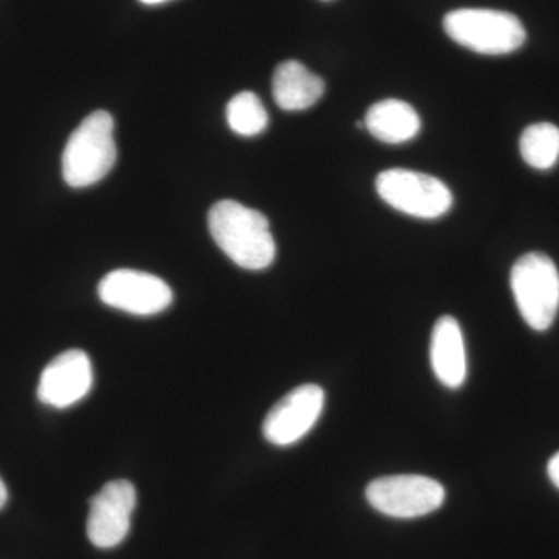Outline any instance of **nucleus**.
Returning a JSON list of instances; mask_svg holds the SVG:
<instances>
[{"mask_svg": "<svg viewBox=\"0 0 559 559\" xmlns=\"http://www.w3.org/2000/svg\"><path fill=\"white\" fill-rule=\"evenodd\" d=\"M444 32L459 46L489 57L513 53L527 32L514 14L487 9H460L444 16Z\"/></svg>", "mask_w": 559, "mask_h": 559, "instance_id": "nucleus-3", "label": "nucleus"}, {"mask_svg": "<svg viewBox=\"0 0 559 559\" xmlns=\"http://www.w3.org/2000/svg\"><path fill=\"white\" fill-rule=\"evenodd\" d=\"M227 123L230 130L242 138H253L270 124L266 108L253 92H240L227 105Z\"/></svg>", "mask_w": 559, "mask_h": 559, "instance_id": "nucleus-15", "label": "nucleus"}, {"mask_svg": "<svg viewBox=\"0 0 559 559\" xmlns=\"http://www.w3.org/2000/svg\"><path fill=\"white\" fill-rule=\"evenodd\" d=\"M117 160L114 119L106 110H95L72 132L62 153V178L73 189L100 182Z\"/></svg>", "mask_w": 559, "mask_h": 559, "instance_id": "nucleus-2", "label": "nucleus"}, {"mask_svg": "<svg viewBox=\"0 0 559 559\" xmlns=\"http://www.w3.org/2000/svg\"><path fill=\"white\" fill-rule=\"evenodd\" d=\"M366 496L370 506L385 516L414 520L439 510L447 491L430 477L400 474L371 481Z\"/></svg>", "mask_w": 559, "mask_h": 559, "instance_id": "nucleus-6", "label": "nucleus"}, {"mask_svg": "<svg viewBox=\"0 0 559 559\" xmlns=\"http://www.w3.org/2000/svg\"><path fill=\"white\" fill-rule=\"evenodd\" d=\"M325 94V83L299 61H285L275 69L272 95L280 109L305 110Z\"/></svg>", "mask_w": 559, "mask_h": 559, "instance_id": "nucleus-12", "label": "nucleus"}, {"mask_svg": "<svg viewBox=\"0 0 559 559\" xmlns=\"http://www.w3.org/2000/svg\"><path fill=\"white\" fill-rule=\"evenodd\" d=\"M364 124L374 139L389 145L409 142L417 138L421 130V120L417 110L412 108L409 103L395 100V98L374 103L367 110Z\"/></svg>", "mask_w": 559, "mask_h": 559, "instance_id": "nucleus-13", "label": "nucleus"}, {"mask_svg": "<svg viewBox=\"0 0 559 559\" xmlns=\"http://www.w3.org/2000/svg\"><path fill=\"white\" fill-rule=\"evenodd\" d=\"M377 191L390 207L421 219L441 218L454 201L451 190L440 179L403 168L382 171L377 178Z\"/></svg>", "mask_w": 559, "mask_h": 559, "instance_id": "nucleus-5", "label": "nucleus"}, {"mask_svg": "<svg viewBox=\"0 0 559 559\" xmlns=\"http://www.w3.org/2000/svg\"><path fill=\"white\" fill-rule=\"evenodd\" d=\"M511 289L530 329L547 331L559 311V272L550 257L530 252L511 270Z\"/></svg>", "mask_w": 559, "mask_h": 559, "instance_id": "nucleus-4", "label": "nucleus"}, {"mask_svg": "<svg viewBox=\"0 0 559 559\" xmlns=\"http://www.w3.org/2000/svg\"><path fill=\"white\" fill-rule=\"evenodd\" d=\"M7 500H9V491H7L5 484L0 479V510L5 507Z\"/></svg>", "mask_w": 559, "mask_h": 559, "instance_id": "nucleus-17", "label": "nucleus"}, {"mask_svg": "<svg viewBox=\"0 0 559 559\" xmlns=\"http://www.w3.org/2000/svg\"><path fill=\"white\" fill-rule=\"evenodd\" d=\"M325 407V392L318 384H304L272 407L263 423L264 439L275 447H290L307 436Z\"/></svg>", "mask_w": 559, "mask_h": 559, "instance_id": "nucleus-8", "label": "nucleus"}, {"mask_svg": "<svg viewBox=\"0 0 559 559\" xmlns=\"http://www.w3.org/2000/svg\"><path fill=\"white\" fill-rule=\"evenodd\" d=\"M103 304L134 316H154L167 310L173 290L164 280L146 272L117 270L98 285Z\"/></svg>", "mask_w": 559, "mask_h": 559, "instance_id": "nucleus-7", "label": "nucleus"}, {"mask_svg": "<svg viewBox=\"0 0 559 559\" xmlns=\"http://www.w3.org/2000/svg\"><path fill=\"white\" fill-rule=\"evenodd\" d=\"M547 473H549L551 484L559 489V452L550 459L549 466H547Z\"/></svg>", "mask_w": 559, "mask_h": 559, "instance_id": "nucleus-16", "label": "nucleus"}, {"mask_svg": "<svg viewBox=\"0 0 559 559\" xmlns=\"http://www.w3.org/2000/svg\"><path fill=\"white\" fill-rule=\"evenodd\" d=\"M209 230L218 248L235 264L248 271H263L275 260V241L270 221L259 210L237 201H219L210 209Z\"/></svg>", "mask_w": 559, "mask_h": 559, "instance_id": "nucleus-1", "label": "nucleus"}, {"mask_svg": "<svg viewBox=\"0 0 559 559\" xmlns=\"http://www.w3.org/2000/svg\"><path fill=\"white\" fill-rule=\"evenodd\" d=\"M94 385V370L90 356L83 349H68L43 370L38 399L55 409H68L80 403Z\"/></svg>", "mask_w": 559, "mask_h": 559, "instance_id": "nucleus-10", "label": "nucleus"}, {"mask_svg": "<svg viewBox=\"0 0 559 559\" xmlns=\"http://www.w3.org/2000/svg\"><path fill=\"white\" fill-rule=\"evenodd\" d=\"M145 5H159V3L168 2V0H140Z\"/></svg>", "mask_w": 559, "mask_h": 559, "instance_id": "nucleus-18", "label": "nucleus"}, {"mask_svg": "<svg viewBox=\"0 0 559 559\" xmlns=\"http://www.w3.org/2000/svg\"><path fill=\"white\" fill-rule=\"evenodd\" d=\"M522 159L535 170H550L559 160V128L554 123H535L522 132Z\"/></svg>", "mask_w": 559, "mask_h": 559, "instance_id": "nucleus-14", "label": "nucleus"}, {"mask_svg": "<svg viewBox=\"0 0 559 559\" xmlns=\"http://www.w3.org/2000/svg\"><path fill=\"white\" fill-rule=\"evenodd\" d=\"M138 506L134 485L112 480L91 499L87 538L98 549H114L127 539L131 518Z\"/></svg>", "mask_w": 559, "mask_h": 559, "instance_id": "nucleus-9", "label": "nucleus"}, {"mask_svg": "<svg viewBox=\"0 0 559 559\" xmlns=\"http://www.w3.org/2000/svg\"><path fill=\"white\" fill-rule=\"evenodd\" d=\"M430 366L441 384L462 388L468 374L465 340L460 323L451 316L437 320L430 337Z\"/></svg>", "mask_w": 559, "mask_h": 559, "instance_id": "nucleus-11", "label": "nucleus"}]
</instances>
